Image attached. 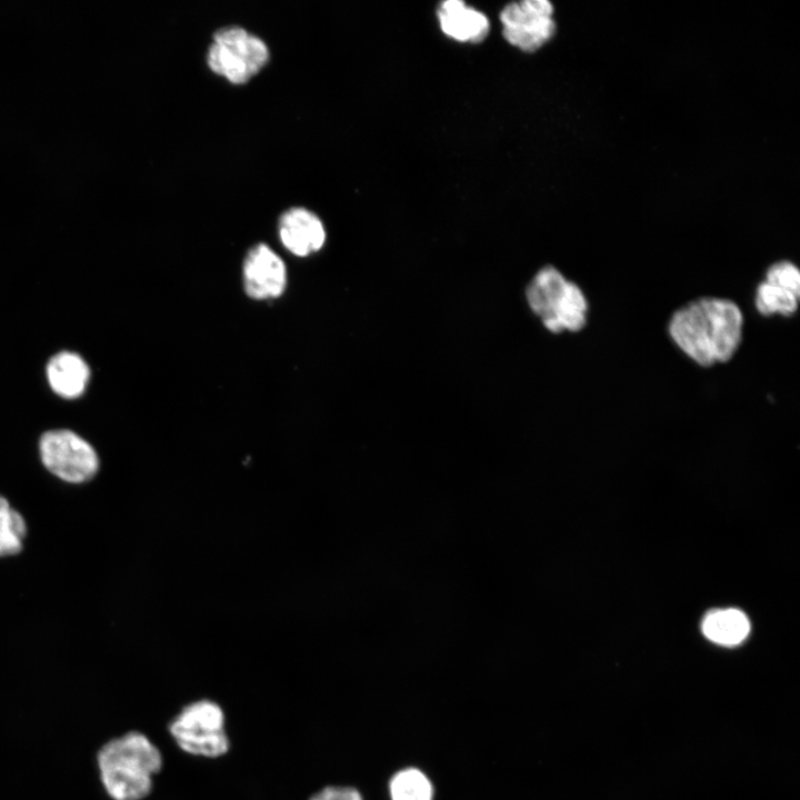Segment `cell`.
<instances>
[{"mask_svg":"<svg viewBox=\"0 0 800 800\" xmlns=\"http://www.w3.org/2000/svg\"><path fill=\"white\" fill-rule=\"evenodd\" d=\"M742 328L743 316L738 304L713 297L681 307L668 324L677 347L703 367L729 361L740 346Z\"/></svg>","mask_w":800,"mask_h":800,"instance_id":"obj_1","label":"cell"},{"mask_svg":"<svg viewBox=\"0 0 800 800\" xmlns=\"http://www.w3.org/2000/svg\"><path fill=\"white\" fill-rule=\"evenodd\" d=\"M526 296L531 310L553 333L577 332L587 323L584 293L554 267L542 268L529 283Z\"/></svg>","mask_w":800,"mask_h":800,"instance_id":"obj_3","label":"cell"},{"mask_svg":"<svg viewBox=\"0 0 800 800\" xmlns=\"http://www.w3.org/2000/svg\"><path fill=\"white\" fill-rule=\"evenodd\" d=\"M26 536L24 518L0 496V558L18 554L23 548Z\"/></svg>","mask_w":800,"mask_h":800,"instance_id":"obj_15","label":"cell"},{"mask_svg":"<svg viewBox=\"0 0 800 800\" xmlns=\"http://www.w3.org/2000/svg\"><path fill=\"white\" fill-rule=\"evenodd\" d=\"M286 284L287 272L282 259L264 243L251 248L243 262L246 293L256 300L277 298L282 294Z\"/></svg>","mask_w":800,"mask_h":800,"instance_id":"obj_8","label":"cell"},{"mask_svg":"<svg viewBox=\"0 0 800 800\" xmlns=\"http://www.w3.org/2000/svg\"><path fill=\"white\" fill-rule=\"evenodd\" d=\"M44 468L60 480L80 484L98 472L99 458L93 447L70 430H51L39 441Z\"/></svg>","mask_w":800,"mask_h":800,"instance_id":"obj_6","label":"cell"},{"mask_svg":"<svg viewBox=\"0 0 800 800\" xmlns=\"http://www.w3.org/2000/svg\"><path fill=\"white\" fill-rule=\"evenodd\" d=\"M766 281L778 283L800 296V271L790 261H779L766 271Z\"/></svg>","mask_w":800,"mask_h":800,"instance_id":"obj_16","label":"cell"},{"mask_svg":"<svg viewBox=\"0 0 800 800\" xmlns=\"http://www.w3.org/2000/svg\"><path fill=\"white\" fill-rule=\"evenodd\" d=\"M98 766L102 784L113 800H142L151 793L163 758L146 734L130 731L100 749Z\"/></svg>","mask_w":800,"mask_h":800,"instance_id":"obj_2","label":"cell"},{"mask_svg":"<svg viewBox=\"0 0 800 800\" xmlns=\"http://www.w3.org/2000/svg\"><path fill=\"white\" fill-rule=\"evenodd\" d=\"M168 730L179 749L190 756L216 759L227 754L231 747L226 713L210 699L183 706L169 722Z\"/></svg>","mask_w":800,"mask_h":800,"instance_id":"obj_4","label":"cell"},{"mask_svg":"<svg viewBox=\"0 0 800 800\" xmlns=\"http://www.w3.org/2000/svg\"><path fill=\"white\" fill-rule=\"evenodd\" d=\"M268 58L266 42L238 26L217 30L207 53L210 69L237 84L250 80L267 63Z\"/></svg>","mask_w":800,"mask_h":800,"instance_id":"obj_5","label":"cell"},{"mask_svg":"<svg viewBox=\"0 0 800 800\" xmlns=\"http://www.w3.org/2000/svg\"><path fill=\"white\" fill-rule=\"evenodd\" d=\"M309 800H364L361 792L350 786H326Z\"/></svg>","mask_w":800,"mask_h":800,"instance_id":"obj_17","label":"cell"},{"mask_svg":"<svg viewBox=\"0 0 800 800\" xmlns=\"http://www.w3.org/2000/svg\"><path fill=\"white\" fill-rule=\"evenodd\" d=\"M389 794L391 800H434V788L423 771L408 767L391 777Z\"/></svg>","mask_w":800,"mask_h":800,"instance_id":"obj_13","label":"cell"},{"mask_svg":"<svg viewBox=\"0 0 800 800\" xmlns=\"http://www.w3.org/2000/svg\"><path fill=\"white\" fill-rule=\"evenodd\" d=\"M553 7L547 0H524L504 7L500 13L506 40L523 51H534L554 33Z\"/></svg>","mask_w":800,"mask_h":800,"instance_id":"obj_7","label":"cell"},{"mask_svg":"<svg viewBox=\"0 0 800 800\" xmlns=\"http://www.w3.org/2000/svg\"><path fill=\"white\" fill-rule=\"evenodd\" d=\"M279 234L283 246L298 257L318 251L326 240L321 220L302 207L290 208L281 214Z\"/></svg>","mask_w":800,"mask_h":800,"instance_id":"obj_9","label":"cell"},{"mask_svg":"<svg viewBox=\"0 0 800 800\" xmlns=\"http://www.w3.org/2000/svg\"><path fill=\"white\" fill-rule=\"evenodd\" d=\"M750 631L747 616L738 609H723L708 613L702 621V632L711 641L723 646H736Z\"/></svg>","mask_w":800,"mask_h":800,"instance_id":"obj_12","label":"cell"},{"mask_svg":"<svg viewBox=\"0 0 800 800\" xmlns=\"http://www.w3.org/2000/svg\"><path fill=\"white\" fill-rule=\"evenodd\" d=\"M47 376L56 393L72 399L83 392L89 379V368L80 356L64 351L51 358Z\"/></svg>","mask_w":800,"mask_h":800,"instance_id":"obj_11","label":"cell"},{"mask_svg":"<svg viewBox=\"0 0 800 800\" xmlns=\"http://www.w3.org/2000/svg\"><path fill=\"white\" fill-rule=\"evenodd\" d=\"M800 296L773 282L763 280L756 289L754 304L762 316H792L799 307Z\"/></svg>","mask_w":800,"mask_h":800,"instance_id":"obj_14","label":"cell"},{"mask_svg":"<svg viewBox=\"0 0 800 800\" xmlns=\"http://www.w3.org/2000/svg\"><path fill=\"white\" fill-rule=\"evenodd\" d=\"M438 17L442 31L458 41H481L489 31L487 17L459 0L441 3Z\"/></svg>","mask_w":800,"mask_h":800,"instance_id":"obj_10","label":"cell"}]
</instances>
